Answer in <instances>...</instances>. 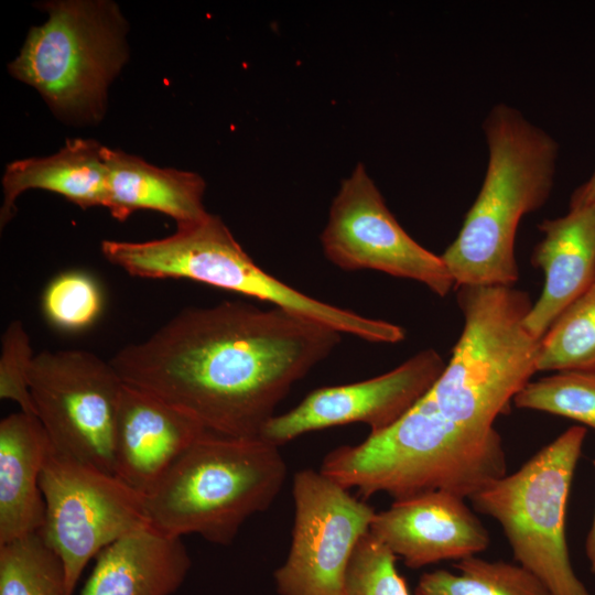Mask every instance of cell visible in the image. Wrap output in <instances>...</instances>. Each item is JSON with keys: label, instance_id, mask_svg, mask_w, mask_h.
<instances>
[{"label": "cell", "instance_id": "15", "mask_svg": "<svg viewBox=\"0 0 595 595\" xmlns=\"http://www.w3.org/2000/svg\"><path fill=\"white\" fill-rule=\"evenodd\" d=\"M531 263L544 275L542 292L523 325L541 339L560 313L595 281V201L570 203L565 216L544 219Z\"/></svg>", "mask_w": 595, "mask_h": 595}, {"label": "cell", "instance_id": "18", "mask_svg": "<svg viewBox=\"0 0 595 595\" xmlns=\"http://www.w3.org/2000/svg\"><path fill=\"white\" fill-rule=\"evenodd\" d=\"M108 172L107 209L117 220L151 209L187 224L205 217V182L198 174L162 169L120 150L102 147Z\"/></svg>", "mask_w": 595, "mask_h": 595}, {"label": "cell", "instance_id": "3", "mask_svg": "<svg viewBox=\"0 0 595 595\" xmlns=\"http://www.w3.org/2000/svg\"><path fill=\"white\" fill-rule=\"evenodd\" d=\"M488 165L455 240L441 255L455 288L519 279L515 238L521 218L548 201L559 144L516 108L497 104L483 123Z\"/></svg>", "mask_w": 595, "mask_h": 595}, {"label": "cell", "instance_id": "16", "mask_svg": "<svg viewBox=\"0 0 595 595\" xmlns=\"http://www.w3.org/2000/svg\"><path fill=\"white\" fill-rule=\"evenodd\" d=\"M191 565L182 538L149 526L98 553L80 595H172Z\"/></svg>", "mask_w": 595, "mask_h": 595}, {"label": "cell", "instance_id": "17", "mask_svg": "<svg viewBox=\"0 0 595 595\" xmlns=\"http://www.w3.org/2000/svg\"><path fill=\"white\" fill-rule=\"evenodd\" d=\"M52 447L36 415L19 411L0 422V544L39 532L45 522L40 477Z\"/></svg>", "mask_w": 595, "mask_h": 595}, {"label": "cell", "instance_id": "25", "mask_svg": "<svg viewBox=\"0 0 595 595\" xmlns=\"http://www.w3.org/2000/svg\"><path fill=\"white\" fill-rule=\"evenodd\" d=\"M396 560L391 550L368 531L351 554L342 595H410Z\"/></svg>", "mask_w": 595, "mask_h": 595}, {"label": "cell", "instance_id": "13", "mask_svg": "<svg viewBox=\"0 0 595 595\" xmlns=\"http://www.w3.org/2000/svg\"><path fill=\"white\" fill-rule=\"evenodd\" d=\"M465 499L435 490L393 500L376 512L369 532L411 569L476 555L490 538Z\"/></svg>", "mask_w": 595, "mask_h": 595}, {"label": "cell", "instance_id": "5", "mask_svg": "<svg viewBox=\"0 0 595 595\" xmlns=\"http://www.w3.org/2000/svg\"><path fill=\"white\" fill-rule=\"evenodd\" d=\"M101 253L133 277L187 279L232 291L300 314L367 342L396 344L405 331L311 298L256 264L216 215L177 225L165 238L148 241L102 240Z\"/></svg>", "mask_w": 595, "mask_h": 595}, {"label": "cell", "instance_id": "7", "mask_svg": "<svg viewBox=\"0 0 595 595\" xmlns=\"http://www.w3.org/2000/svg\"><path fill=\"white\" fill-rule=\"evenodd\" d=\"M9 65L60 115L99 119L107 86L127 60L125 20L109 1H55Z\"/></svg>", "mask_w": 595, "mask_h": 595}, {"label": "cell", "instance_id": "1", "mask_svg": "<svg viewBox=\"0 0 595 595\" xmlns=\"http://www.w3.org/2000/svg\"><path fill=\"white\" fill-rule=\"evenodd\" d=\"M455 290L463 329L434 385L390 428L323 458L320 472L363 498L444 490L468 499L507 475L494 423L538 372L540 339L523 325L533 303L513 285Z\"/></svg>", "mask_w": 595, "mask_h": 595}, {"label": "cell", "instance_id": "22", "mask_svg": "<svg viewBox=\"0 0 595 595\" xmlns=\"http://www.w3.org/2000/svg\"><path fill=\"white\" fill-rule=\"evenodd\" d=\"M0 595H65L62 561L41 531L0 544Z\"/></svg>", "mask_w": 595, "mask_h": 595}, {"label": "cell", "instance_id": "26", "mask_svg": "<svg viewBox=\"0 0 595 595\" xmlns=\"http://www.w3.org/2000/svg\"><path fill=\"white\" fill-rule=\"evenodd\" d=\"M30 336L21 321H12L1 337L0 398L19 404L21 411L36 415L29 386L34 359Z\"/></svg>", "mask_w": 595, "mask_h": 595}, {"label": "cell", "instance_id": "12", "mask_svg": "<svg viewBox=\"0 0 595 595\" xmlns=\"http://www.w3.org/2000/svg\"><path fill=\"white\" fill-rule=\"evenodd\" d=\"M445 366L442 356L428 348L383 375L315 389L292 410L274 415L260 437L280 447L302 434L349 423L367 424L370 433L381 432L430 390Z\"/></svg>", "mask_w": 595, "mask_h": 595}, {"label": "cell", "instance_id": "28", "mask_svg": "<svg viewBox=\"0 0 595 595\" xmlns=\"http://www.w3.org/2000/svg\"><path fill=\"white\" fill-rule=\"evenodd\" d=\"M594 466H595V462H594ZM585 553L589 563V569L592 573L595 574V513H594L591 529L586 537Z\"/></svg>", "mask_w": 595, "mask_h": 595}, {"label": "cell", "instance_id": "19", "mask_svg": "<svg viewBox=\"0 0 595 595\" xmlns=\"http://www.w3.org/2000/svg\"><path fill=\"white\" fill-rule=\"evenodd\" d=\"M102 147L94 140L72 139L55 154L11 162L2 178L3 228L15 214V201L30 188L50 191L86 209L107 207L108 172Z\"/></svg>", "mask_w": 595, "mask_h": 595}, {"label": "cell", "instance_id": "9", "mask_svg": "<svg viewBox=\"0 0 595 595\" xmlns=\"http://www.w3.org/2000/svg\"><path fill=\"white\" fill-rule=\"evenodd\" d=\"M29 386L53 450L113 474L123 381L110 361L83 349L43 350L31 364Z\"/></svg>", "mask_w": 595, "mask_h": 595}, {"label": "cell", "instance_id": "11", "mask_svg": "<svg viewBox=\"0 0 595 595\" xmlns=\"http://www.w3.org/2000/svg\"><path fill=\"white\" fill-rule=\"evenodd\" d=\"M321 242L325 257L345 271L367 269L414 280L441 298L455 288L442 257L400 226L361 163L342 183Z\"/></svg>", "mask_w": 595, "mask_h": 595}, {"label": "cell", "instance_id": "8", "mask_svg": "<svg viewBox=\"0 0 595 595\" xmlns=\"http://www.w3.org/2000/svg\"><path fill=\"white\" fill-rule=\"evenodd\" d=\"M45 502L41 533L62 561L65 595L88 564L118 539L151 526L144 496L116 475L51 447L40 477Z\"/></svg>", "mask_w": 595, "mask_h": 595}, {"label": "cell", "instance_id": "2", "mask_svg": "<svg viewBox=\"0 0 595 595\" xmlns=\"http://www.w3.org/2000/svg\"><path fill=\"white\" fill-rule=\"evenodd\" d=\"M340 333L242 301L187 307L109 360L122 381L232 437H260L292 386L324 360Z\"/></svg>", "mask_w": 595, "mask_h": 595}, {"label": "cell", "instance_id": "10", "mask_svg": "<svg viewBox=\"0 0 595 595\" xmlns=\"http://www.w3.org/2000/svg\"><path fill=\"white\" fill-rule=\"evenodd\" d=\"M291 547L275 570L280 595H342L346 570L375 509L335 480L311 468L293 476Z\"/></svg>", "mask_w": 595, "mask_h": 595}, {"label": "cell", "instance_id": "23", "mask_svg": "<svg viewBox=\"0 0 595 595\" xmlns=\"http://www.w3.org/2000/svg\"><path fill=\"white\" fill-rule=\"evenodd\" d=\"M512 403L519 409L569 418L595 430V371H558L530 380Z\"/></svg>", "mask_w": 595, "mask_h": 595}, {"label": "cell", "instance_id": "21", "mask_svg": "<svg viewBox=\"0 0 595 595\" xmlns=\"http://www.w3.org/2000/svg\"><path fill=\"white\" fill-rule=\"evenodd\" d=\"M595 371V281L540 339L537 371Z\"/></svg>", "mask_w": 595, "mask_h": 595}, {"label": "cell", "instance_id": "4", "mask_svg": "<svg viewBox=\"0 0 595 595\" xmlns=\"http://www.w3.org/2000/svg\"><path fill=\"white\" fill-rule=\"evenodd\" d=\"M286 473L279 446L205 431L144 496L150 524L228 545L248 518L272 505Z\"/></svg>", "mask_w": 595, "mask_h": 595}, {"label": "cell", "instance_id": "14", "mask_svg": "<svg viewBox=\"0 0 595 595\" xmlns=\"http://www.w3.org/2000/svg\"><path fill=\"white\" fill-rule=\"evenodd\" d=\"M205 431L160 398L123 382L116 418L113 474L145 496Z\"/></svg>", "mask_w": 595, "mask_h": 595}, {"label": "cell", "instance_id": "24", "mask_svg": "<svg viewBox=\"0 0 595 595\" xmlns=\"http://www.w3.org/2000/svg\"><path fill=\"white\" fill-rule=\"evenodd\" d=\"M47 320L58 328L78 331L91 325L102 307L100 289L89 274L67 271L55 277L42 298Z\"/></svg>", "mask_w": 595, "mask_h": 595}, {"label": "cell", "instance_id": "27", "mask_svg": "<svg viewBox=\"0 0 595 595\" xmlns=\"http://www.w3.org/2000/svg\"><path fill=\"white\" fill-rule=\"evenodd\" d=\"M595 201V170L587 182L574 191L570 203H586Z\"/></svg>", "mask_w": 595, "mask_h": 595}, {"label": "cell", "instance_id": "20", "mask_svg": "<svg viewBox=\"0 0 595 595\" xmlns=\"http://www.w3.org/2000/svg\"><path fill=\"white\" fill-rule=\"evenodd\" d=\"M454 566L458 574L446 570L422 574L414 595H550L541 581L519 563L473 555Z\"/></svg>", "mask_w": 595, "mask_h": 595}, {"label": "cell", "instance_id": "6", "mask_svg": "<svg viewBox=\"0 0 595 595\" xmlns=\"http://www.w3.org/2000/svg\"><path fill=\"white\" fill-rule=\"evenodd\" d=\"M585 436V428H569L518 470L468 498L475 511L501 526L517 563L550 595H591L572 567L565 534L567 499Z\"/></svg>", "mask_w": 595, "mask_h": 595}]
</instances>
